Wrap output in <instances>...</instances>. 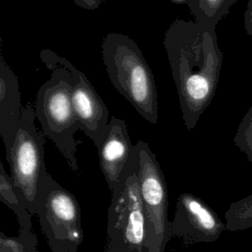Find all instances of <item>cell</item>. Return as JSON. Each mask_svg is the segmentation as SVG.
<instances>
[{
	"mask_svg": "<svg viewBox=\"0 0 252 252\" xmlns=\"http://www.w3.org/2000/svg\"><path fill=\"white\" fill-rule=\"evenodd\" d=\"M233 143L252 162V105L241 119L233 138Z\"/></svg>",
	"mask_w": 252,
	"mask_h": 252,
	"instance_id": "15",
	"label": "cell"
},
{
	"mask_svg": "<svg viewBox=\"0 0 252 252\" xmlns=\"http://www.w3.org/2000/svg\"><path fill=\"white\" fill-rule=\"evenodd\" d=\"M50 70V78L37 91L34 112L42 134L51 140L68 162L69 167L79 173L76 158L75 133L82 130L72 102L71 77L69 73L51 63L42 62Z\"/></svg>",
	"mask_w": 252,
	"mask_h": 252,
	"instance_id": "3",
	"label": "cell"
},
{
	"mask_svg": "<svg viewBox=\"0 0 252 252\" xmlns=\"http://www.w3.org/2000/svg\"><path fill=\"white\" fill-rule=\"evenodd\" d=\"M0 200L16 215L20 225V233L32 232V215L26 201L19 190L14 186L11 176L6 172L3 163H0Z\"/></svg>",
	"mask_w": 252,
	"mask_h": 252,
	"instance_id": "12",
	"label": "cell"
},
{
	"mask_svg": "<svg viewBox=\"0 0 252 252\" xmlns=\"http://www.w3.org/2000/svg\"><path fill=\"white\" fill-rule=\"evenodd\" d=\"M23 105L18 78L0 56V135L8 149L17 133Z\"/></svg>",
	"mask_w": 252,
	"mask_h": 252,
	"instance_id": "11",
	"label": "cell"
},
{
	"mask_svg": "<svg viewBox=\"0 0 252 252\" xmlns=\"http://www.w3.org/2000/svg\"><path fill=\"white\" fill-rule=\"evenodd\" d=\"M41 62H51L65 69L71 77V95L76 116L82 125V131L90 138L96 149L99 148L109 123V111L102 98L90 83L87 75L77 69L66 58L49 48L39 53Z\"/></svg>",
	"mask_w": 252,
	"mask_h": 252,
	"instance_id": "8",
	"label": "cell"
},
{
	"mask_svg": "<svg viewBox=\"0 0 252 252\" xmlns=\"http://www.w3.org/2000/svg\"><path fill=\"white\" fill-rule=\"evenodd\" d=\"M140 196L143 203L148 244L151 252H165L171 238L165 177L150 146L139 140L134 145Z\"/></svg>",
	"mask_w": 252,
	"mask_h": 252,
	"instance_id": "7",
	"label": "cell"
},
{
	"mask_svg": "<svg viewBox=\"0 0 252 252\" xmlns=\"http://www.w3.org/2000/svg\"><path fill=\"white\" fill-rule=\"evenodd\" d=\"M101 56L115 90L147 122L158 123L155 79L136 41L126 34L109 32L102 39Z\"/></svg>",
	"mask_w": 252,
	"mask_h": 252,
	"instance_id": "2",
	"label": "cell"
},
{
	"mask_svg": "<svg viewBox=\"0 0 252 252\" xmlns=\"http://www.w3.org/2000/svg\"><path fill=\"white\" fill-rule=\"evenodd\" d=\"M235 2L236 0H189L187 5L195 21L217 27Z\"/></svg>",
	"mask_w": 252,
	"mask_h": 252,
	"instance_id": "13",
	"label": "cell"
},
{
	"mask_svg": "<svg viewBox=\"0 0 252 252\" xmlns=\"http://www.w3.org/2000/svg\"><path fill=\"white\" fill-rule=\"evenodd\" d=\"M171 1H173V2H175V3H186V4H187V2H188L189 0H171Z\"/></svg>",
	"mask_w": 252,
	"mask_h": 252,
	"instance_id": "19",
	"label": "cell"
},
{
	"mask_svg": "<svg viewBox=\"0 0 252 252\" xmlns=\"http://www.w3.org/2000/svg\"><path fill=\"white\" fill-rule=\"evenodd\" d=\"M105 252H151L134 150L119 184L111 191Z\"/></svg>",
	"mask_w": 252,
	"mask_h": 252,
	"instance_id": "4",
	"label": "cell"
},
{
	"mask_svg": "<svg viewBox=\"0 0 252 252\" xmlns=\"http://www.w3.org/2000/svg\"><path fill=\"white\" fill-rule=\"evenodd\" d=\"M34 108L23 107L15 138L5 149L14 186L24 197L32 216L35 215L40 182L47 173L44 163V139L35 126Z\"/></svg>",
	"mask_w": 252,
	"mask_h": 252,
	"instance_id": "6",
	"label": "cell"
},
{
	"mask_svg": "<svg viewBox=\"0 0 252 252\" xmlns=\"http://www.w3.org/2000/svg\"><path fill=\"white\" fill-rule=\"evenodd\" d=\"M228 231L245 230L252 227V194L230 204L224 214Z\"/></svg>",
	"mask_w": 252,
	"mask_h": 252,
	"instance_id": "14",
	"label": "cell"
},
{
	"mask_svg": "<svg viewBox=\"0 0 252 252\" xmlns=\"http://www.w3.org/2000/svg\"><path fill=\"white\" fill-rule=\"evenodd\" d=\"M244 29L247 34L252 36V0H248L244 12Z\"/></svg>",
	"mask_w": 252,
	"mask_h": 252,
	"instance_id": "17",
	"label": "cell"
},
{
	"mask_svg": "<svg viewBox=\"0 0 252 252\" xmlns=\"http://www.w3.org/2000/svg\"><path fill=\"white\" fill-rule=\"evenodd\" d=\"M35 215L51 252L78 251L84 240L79 202L48 172L39 185Z\"/></svg>",
	"mask_w": 252,
	"mask_h": 252,
	"instance_id": "5",
	"label": "cell"
},
{
	"mask_svg": "<svg viewBox=\"0 0 252 252\" xmlns=\"http://www.w3.org/2000/svg\"><path fill=\"white\" fill-rule=\"evenodd\" d=\"M133 150L126 122L111 115L106 134L97 149L100 169L110 192L119 184Z\"/></svg>",
	"mask_w": 252,
	"mask_h": 252,
	"instance_id": "10",
	"label": "cell"
},
{
	"mask_svg": "<svg viewBox=\"0 0 252 252\" xmlns=\"http://www.w3.org/2000/svg\"><path fill=\"white\" fill-rule=\"evenodd\" d=\"M224 230L225 223L203 200L191 193L179 195L171 220V237L189 246L214 242Z\"/></svg>",
	"mask_w": 252,
	"mask_h": 252,
	"instance_id": "9",
	"label": "cell"
},
{
	"mask_svg": "<svg viewBox=\"0 0 252 252\" xmlns=\"http://www.w3.org/2000/svg\"><path fill=\"white\" fill-rule=\"evenodd\" d=\"M74 3L87 10H95L97 9L105 0H73Z\"/></svg>",
	"mask_w": 252,
	"mask_h": 252,
	"instance_id": "18",
	"label": "cell"
},
{
	"mask_svg": "<svg viewBox=\"0 0 252 252\" xmlns=\"http://www.w3.org/2000/svg\"><path fill=\"white\" fill-rule=\"evenodd\" d=\"M163 45L176 87L183 122L193 130L214 98L222 64L216 27L176 19Z\"/></svg>",
	"mask_w": 252,
	"mask_h": 252,
	"instance_id": "1",
	"label": "cell"
},
{
	"mask_svg": "<svg viewBox=\"0 0 252 252\" xmlns=\"http://www.w3.org/2000/svg\"><path fill=\"white\" fill-rule=\"evenodd\" d=\"M0 252H26L19 236L11 237L0 232Z\"/></svg>",
	"mask_w": 252,
	"mask_h": 252,
	"instance_id": "16",
	"label": "cell"
}]
</instances>
